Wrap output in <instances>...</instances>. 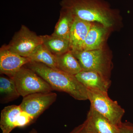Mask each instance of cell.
I'll return each mask as SVG.
<instances>
[{
  "mask_svg": "<svg viewBox=\"0 0 133 133\" xmlns=\"http://www.w3.org/2000/svg\"><path fill=\"white\" fill-rule=\"evenodd\" d=\"M83 124L87 133H119L118 127L91 106Z\"/></svg>",
  "mask_w": 133,
  "mask_h": 133,
  "instance_id": "obj_9",
  "label": "cell"
},
{
  "mask_svg": "<svg viewBox=\"0 0 133 133\" xmlns=\"http://www.w3.org/2000/svg\"><path fill=\"white\" fill-rule=\"evenodd\" d=\"M70 133H87L83 124L79 125Z\"/></svg>",
  "mask_w": 133,
  "mask_h": 133,
  "instance_id": "obj_20",
  "label": "cell"
},
{
  "mask_svg": "<svg viewBox=\"0 0 133 133\" xmlns=\"http://www.w3.org/2000/svg\"><path fill=\"white\" fill-rule=\"evenodd\" d=\"M71 51L79 63L82 71L97 72L110 79L111 59L102 48L91 50Z\"/></svg>",
  "mask_w": 133,
  "mask_h": 133,
  "instance_id": "obj_4",
  "label": "cell"
},
{
  "mask_svg": "<svg viewBox=\"0 0 133 133\" xmlns=\"http://www.w3.org/2000/svg\"><path fill=\"white\" fill-rule=\"evenodd\" d=\"M26 65L45 80L53 90L66 92L78 100L88 99L87 88L75 76L37 62H30Z\"/></svg>",
  "mask_w": 133,
  "mask_h": 133,
  "instance_id": "obj_1",
  "label": "cell"
},
{
  "mask_svg": "<svg viewBox=\"0 0 133 133\" xmlns=\"http://www.w3.org/2000/svg\"><path fill=\"white\" fill-rule=\"evenodd\" d=\"M42 44L52 54L59 56L70 50L69 40L52 35H41Z\"/></svg>",
  "mask_w": 133,
  "mask_h": 133,
  "instance_id": "obj_14",
  "label": "cell"
},
{
  "mask_svg": "<svg viewBox=\"0 0 133 133\" xmlns=\"http://www.w3.org/2000/svg\"><path fill=\"white\" fill-rule=\"evenodd\" d=\"M42 44L41 36L37 35L26 26L22 25L15 34L8 45L12 52L23 57L28 58L37 46Z\"/></svg>",
  "mask_w": 133,
  "mask_h": 133,
  "instance_id": "obj_6",
  "label": "cell"
},
{
  "mask_svg": "<svg viewBox=\"0 0 133 133\" xmlns=\"http://www.w3.org/2000/svg\"><path fill=\"white\" fill-rule=\"evenodd\" d=\"M77 80L87 89L98 90L108 92L111 82L97 72L82 71L75 75Z\"/></svg>",
  "mask_w": 133,
  "mask_h": 133,
  "instance_id": "obj_10",
  "label": "cell"
},
{
  "mask_svg": "<svg viewBox=\"0 0 133 133\" xmlns=\"http://www.w3.org/2000/svg\"><path fill=\"white\" fill-rule=\"evenodd\" d=\"M29 133H39L35 129H33Z\"/></svg>",
  "mask_w": 133,
  "mask_h": 133,
  "instance_id": "obj_21",
  "label": "cell"
},
{
  "mask_svg": "<svg viewBox=\"0 0 133 133\" xmlns=\"http://www.w3.org/2000/svg\"><path fill=\"white\" fill-rule=\"evenodd\" d=\"M19 94L23 97L38 93H47L53 90L45 80L28 67L23 66L12 77Z\"/></svg>",
  "mask_w": 133,
  "mask_h": 133,
  "instance_id": "obj_5",
  "label": "cell"
},
{
  "mask_svg": "<svg viewBox=\"0 0 133 133\" xmlns=\"http://www.w3.org/2000/svg\"><path fill=\"white\" fill-rule=\"evenodd\" d=\"M28 58L30 62L41 63L58 69L57 57L52 54L43 44L35 49Z\"/></svg>",
  "mask_w": 133,
  "mask_h": 133,
  "instance_id": "obj_16",
  "label": "cell"
},
{
  "mask_svg": "<svg viewBox=\"0 0 133 133\" xmlns=\"http://www.w3.org/2000/svg\"><path fill=\"white\" fill-rule=\"evenodd\" d=\"M73 19L74 16L70 12L62 9L52 35L69 40Z\"/></svg>",
  "mask_w": 133,
  "mask_h": 133,
  "instance_id": "obj_18",
  "label": "cell"
},
{
  "mask_svg": "<svg viewBox=\"0 0 133 133\" xmlns=\"http://www.w3.org/2000/svg\"><path fill=\"white\" fill-rule=\"evenodd\" d=\"M57 95L52 92L33 94L23 97L20 105L23 111L36 120L56 101Z\"/></svg>",
  "mask_w": 133,
  "mask_h": 133,
  "instance_id": "obj_7",
  "label": "cell"
},
{
  "mask_svg": "<svg viewBox=\"0 0 133 133\" xmlns=\"http://www.w3.org/2000/svg\"><path fill=\"white\" fill-rule=\"evenodd\" d=\"M87 90L90 106L114 125L118 127L120 126L125 111L118 102L111 99L108 92L94 89H87Z\"/></svg>",
  "mask_w": 133,
  "mask_h": 133,
  "instance_id": "obj_3",
  "label": "cell"
},
{
  "mask_svg": "<svg viewBox=\"0 0 133 133\" xmlns=\"http://www.w3.org/2000/svg\"><path fill=\"white\" fill-rule=\"evenodd\" d=\"M30 62L28 58L23 57L12 52L6 45L0 50V72L12 78L21 68Z\"/></svg>",
  "mask_w": 133,
  "mask_h": 133,
  "instance_id": "obj_8",
  "label": "cell"
},
{
  "mask_svg": "<svg viewBox=\"0 0 133 133\" xmlns=\"http://www.w3.org/2000/svg\"><path fill=\"white\" fill-rule=\"evenodd\" d=\"M92 24L74 16L69 39L70 50L80 49Z\"/></svg>",
  "mask_w": 133,
  "mask_h": 133,
  "instance_id": "obj_11",
  "label": "cell"
},
{
  "mask_svg": "<svg viewBox=\"0 0 133 133\" xmlns=\"http://www.w3.org/2000/svg\"><path fill=\"white\" fill-rule=\"evenodd\" d=\"M60 5L81 20L96 22L107 28L113 24L112 11L99 0H62Z\"/></svg>",
  "mask_w": 133,
  "mask_h": 133,
  "instance_id": "obj_2",
  "label": "cell"
},
{
  "mask_svg": "<svg viewBox=\"0 0 133 133\" xmlns=\"http://www.w3.org/2000/svg\"><path fill=\"white\" fill-rule=\"evenodd\" d=\"M22 111L20 105L8 106L2 109L0 120V128L2 133H10L13 129L18 127Z\"/></svg>",
  "mask_w": 133,
  "mask_h": 133,
  "instance_id": "obj_12",
  "label": "cell"
},
{
  "mask_svg": "<svg viewBox=\"0 0 133 133\" xmlns=\"http://www.w3.org/2000/svg\"><path fill=\"white\" fill-rule=\"evenodd\" d=\"M1 103L5 104L19 97V94L14 80L10 77L1 76L0 77Z\"/></svg>",
  "mask_w": 133,
  "mask_h": 133,
  "instance_id": "obj_15",
  "label": "cell"
},
{
  "mask_svg": "<svg viewBox=\"0 0 133 133\" xmlns=\"http://www.w3.org/2000/svg\"><path fill=\"white\" fill-rule=\"evenodd\" d=\"M118 128L119 133H133V123L129 122H122Z\"/></svg>",
  "mask_w": 133,
  "mask_h": 133,
  "instance_id": "obj_19",
  "label": "cell"
},
{
  "mask_svg": "<svg viewBox=\"0 0 133 133\" xmlns=\"http://www.w3.org/2000/svg\"><path fill=\"white\" fill-rule=\"evenodd\" d=\"M57 57L58 69L74 76L82 71L79 63L71 51Z\"/></svg>",
  "mask_w": 133,
  "mask_h": 133,
  "instance_id": "obj_17",
  "label": "cell"
},
{
  "mask_svg": "<svg viewBox=\"0 0 133 133\" xmlns=\"http://www.w3.org/2000/svg\"><path fill=\"white\" fill-rule=\"evenodd\" d=\"M107 29L102 25L92 24L81 48L78 50H91L102 48Z\"/></svg>",
  "mask_w": 133,
  "mask_h": 133,
  "instance_id": "obj_13",
  "label": "cell"
}]
</instances>
